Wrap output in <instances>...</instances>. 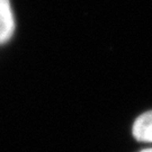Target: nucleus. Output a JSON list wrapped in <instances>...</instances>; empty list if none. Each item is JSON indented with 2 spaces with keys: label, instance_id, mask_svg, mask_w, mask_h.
<instances>
[{
  "label": "nucleus",
  "instance_id": "obj_2",
  "mask_svg": "<svg viewBox=\"0 0 152 152\" xmlns=\"http://www.w3.org/2000/svg\"><path fill=\"white\" fill-rule=\"evenodd\" d=\"M131 132L135 141L152 144V109L136 117L132 124Z\"/></svg>",
  "mask_w": 152,
  "mask_h": 152
},
{
  "label": "nucleus",
  "instance_id": "obj_1",
  "mask_svg": "<svg viewBox=\"0 0 152 152\" xmlns=\"http://www.w3.org/2000/svg\"><path fill=\"white\" fill-rule=\"evenodd\" d=\"M16 20L10 0H0V45H5L14 37Z\"/></svg>",
  "mask_w": 152,
  "mask_h": 152
},
{
  "label": "nucleus",
  "instance_id": "obj_3",
  "mask_svg": "<svg viewBox=\"0 0 152 152\" xmlns=\"http://www.w3.org/2000/svg\"><path fill=\"white\" fill-rule=\"evenodd\" d=\"M137 152H152V147H149V148H144V149H142L140 151Z\"/></svg>",
  "mask_w": 152,
  "mask_h": 152
}]
</instances>
